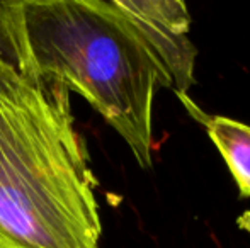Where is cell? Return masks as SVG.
<instances>
[{
	"label": "cell",
	"instance_id": "obj_4",
	"mask_svg": "<svg viewBox=\"0 0 250 248\" xmlns=\"http://www.w3.org/2000/svg\"><path fill=\"white\" fill-rule=\"evenodd\" d=\"M192 119L206 129L209 139L221 153L242 199L250 197V126L203 111L188 94H175Z\"/></svg>",
	"mask_w": 250,
	"mask_h": 248
},
{
	"label": "cell",
	"instance_id": "obj_5",
	"mask_svg": "<svg viewBox=\"0 0 250 248\" xmlns=\"http://www.w3.org/2000/svg\"><path fill=\"white\" fill-rule=\"evenodd\" d=\"M22 0H0V65L34 72L22 27Z\"/></svg>",
	"mask_w": 250,
	"mask_h": 248
},
{
	"label": "cell",
	"instance_id": "obj_1",
	"mask_svg": "<svg viewBox=\"0 0 250 248\" xmlns=\"http://www.w3.org/2000/svg\"><path fill=\"white\" fill-rule=\"evenodd\" d=\"M96 187L70 90L0 65V248H99Z\"/></svg>",
	"mask_w": 250,
	"mask_h": 248
},
{
	"label": "cell",
	"instance_id": "obj_2",
	"mask_svg": "<svg viewBox=\"0 0 250 248\" xmlns=\"http://www.w3.org/2000/svg\"><path fill=\"white\" fill-rule=\"evenodd\" d=\"M33 70L90 104L142 169L153 163V100L172 90L165 63L109 0H22Z\"/></svg>",
	"mask_w": 250,
	"mask_h": 248
},
{
	"label": "cell",
	"instance_id": "obj_3",
	"mask_svg": "<svg viewBox=\"0 0 250 248\" xmlns=\"http://www.w3.org/2000/svg\"><path fill=\"white\" fill-rule=\"evenodd\" d=\"M145 34L165 63L174 94H188L196 83L198 50L188 38L191 12L186 0H109Z\"/></svg>",
	"mask_w": 250,
	"mask_h": 248
}]
</instances>
